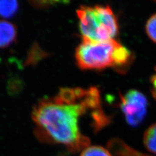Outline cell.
<instances>
[{"label": "cell", "mask_w": 156, "mask_h": 156, "mask_svg": "<svg viewBox=\"0 0 156 156\" xmlns=\"http://www.w3.org/2000/svg\"><path fill=\"white\" fill-rule=\"evenodd\" d=\"M32 119L38 140L62 145L72 153L83 151L90 143L82 133V120L92 122L96 132L110 122L102 108L100 90L94 87L61 89L57 94L38 101Z\"/></svg>", "instance_id": "obj_1"}, {"label": "cell", "mask_w": 156, "mask_h": 156, "mask_svg": "<svg viewBox=\"0 0 156 156\" xmlns=\"http://www.w3.org/2000/svg\"><path fill=\"white\" fill-rule=\"evenodd\" d=\"M77 64L83 70H104L107 68H123L133 60L132 53L115 39L106 41L83 40L76 53Z\"/></svg>", "instance_id": "obj_2"}, {"label": "cell", "mask_w": 156, "mask_h": 156, "mask_svg": "<svg viewBox=\"0 0 156 156\" xmlns=\"http://www.w3.org/2000/svg\"><path fill=\"white\" fill-rule=\"evenodd\" d=\"M77 14L83 40L109 41L119 33L118 20L109 5L81 6Z\"/></svg>", "instance_id": "obj_3"}, {"label": "cell", "mask_w": 156, "mask_h": 156, "mask_svg": "<svg viewBox=\"0 0 156 156\" xmlns=\"http://www.w3.org/2000/svg\"><path fill=\"white\" fill-rule=\"evenodd\" d=\"M148 101L142 92L132 89L120 94V107L129 125L136 127L143 122L147 113Z\"/></svg>", "instance_id": "obj_4"}, {"label": "cell", "mask_w": 156, "mask_h": 156, "mask_svg": "<svg viewBox=\"0 0 156 156\" xmlns=\"http://www.w3.org/2000/svg\"><path fill=\"white\" fill-rule=\"evenodd\" d=\"M107 148L113 156H153L139 152L119 139L110 140Z\"/></svg>", "instance_id": "obj_5"}, {"label": "cell", "mask_w": 156, "mask_h": 156, "mask_svg": "<svg viewBox=\"0 0 156 156\" xmlns=\"http://www.w3.org/2000/svg\"><path fill=\"white\" fill-rule=\"evenodd\" d=\"M17 31L15 26L11 22L0 20V48L9 46L15 41Z\"/></svg>", "instance_id": "obj_6"}, {"label": "cell", "mask_w": 156, "mask_h": 156, "mask_svg": "<svg viewBox=\"0 0 156 156\" xmlns=\"http://www.w3.org/2000/svg\"><path fill=\"white\" fill-rule=\"evenodd\" d=\"M143 142L147 150L156 154V123L150 126L146 130Z\"/></svg>", "instance_id": "obj_7"}, {"label": "cell", "mask_w": 156, "mask_h": 156, "mask_svg": "<svg viewBox=\"0 0 156 156\" xmlns=\"http://www.w3.org/2000/svg\"><path fill=\"white\" fill-rule=\"evenodd\" d=\"M18 10L16 1H0V17L9 18L15 15Z\"/></svg>", "instance_id": "obj_8"}, {"label": "cell", "mask_w": 156, "mask_h": 156, "mask_svg": "<svg viewBox=\"0 0 156 156\" xmlns=\"http://www.w3.org/2000/svg\"><path fill=\"white\" fill-rule=\"evenodd\" d=\"M80 156H113L109 150L100 146H88L82 151Z\"/></svg>", "instance_id": "obj_9"}, {"label": "cell", "mask_w": 156, "mask_h": 156, "mask_svg": "<svg viewBox=\"0 0 156 156\" xmlns=\"http://www.w3.org/2000/svg\"><path fill=\"white\" fill-rule=\"evenodd\" d=\"M145 27L146 35L151 41L156 44V13L148 18Z\"/></svg>", "instance_id": "obj_10"}, {"label": "cell", "mask_w": 156, "mask_h": 156, "mask_svg": "<svg viewBox=\"0 0 156 156\" xmlns=\"http://www.w3.org/2000/svg\"><path fill=\"white\" fill-rule=\"evenodd\" d=\"M42 53H44V52H42V50L38 47L35 46L33 48L30 53V55L28 57L27 62L32 64L33 62H37L42 58Z\"/></svg>", "instance_id": "obj_11"}, {"label": "cell", "mask_w": 156, "mask_h": 156, "mask_svg": "<svg viewBox=\"0 0 156 156\" xmlns=\"http://www.w3.org/2000/svg\"><path fill=\"white\" fill-rule=\"evenodd\" d=\"M150 84H151V92L153 97L156 100V66L154 68V74L150 78Z\"/></svg>", "instance_id": "obj_12"}]
</instances>
